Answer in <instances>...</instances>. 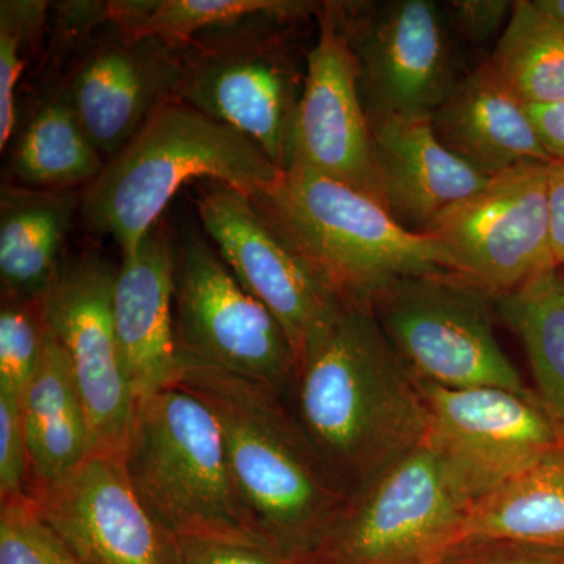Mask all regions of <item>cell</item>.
<instances>
[{
	"label": "cell",
	"instance_id": "cell-3",
	"mask_svg": "<svg viewBox=\"0 0 564 564\" xmlns=\"http://www.w3.org/2000/svg\"><path fill=\"white\" fill-rule=\"evenodd\" d=\"M281 174L254 141L174 96L82 191L79 214L88 231L110 237L128 256L139 250L182 185L210 180L256 199L272 191Z\"/></svg>",
	"mask_w": 564,
	"mask_h": 564
},
{
	"label": "cell",
	"instance_id": "cell-20",
	"mask_svg": "<svg viewBox=\"0 0 564 564\" xmlns=\"http://www.w3.org/2000/svg\"><path fill=\"white\" fill-rule=\"evenodd\" d=\"M433 131L448 151L492 177L525 162H554L527 106L489 62L464 74L432 113Z\"/></svg>",
	"mask_w": 564,
	"mask_h": 564
},
{
	"label": "cell",
	"instance_id": "cell-35",
	"mask_svg": "<svg viewBox=\"0 0 564 564\" xmlns=\"http://www.w3.org/2000/svg\"><path fill=\"white\" fill-rule=\"evenodd\" d=\"M547 196L552 256L555 265L564 269V162L549 163Z\"/></svg>",
	"mask_w": 564,
	"mask_h": 564
},
{
	"label": "cell",
	"instance_id": "cell-32",
	"mask_svg": "<svg viewBox=\"0 0 564 564\" xmlns=\"http://www.w3.org/2000/svg\"><path fill=\"white\" fill-rule=\"evenodd\" d=\"M180 564H307L263 541L177 538Z\"/></svg>",
	"mask_w": 564,
	"mask_h": 564
},
{
	"label": "cell",
	"instance_id": "cell-2",
	"mask_svg": "<svg viewBox=\"0 0 564 564\" xmlns=\"http://www.w3.org/2000/svg\"><path fill=\"white\" fill-rule=\"evenodd\" d=\"M209 406L234 485L256 533L307 558L350 496L315 451L284 395L180 356L176 384Z\"/></svg>",
	"mask_w": 564,
	"mask_h": 564
},
{
	"label": "cell",
	"instance_id": "cell-21",
	"mask_svg": "<svg viewBox=\"0 0 564 564\" xmlns=\"http://www.w3.org/2000/svg\"><path fill=\"white\" fill-rule=\"evenodd\" d=\"M29 494L68 477L91 454L90 426L68 356L46 325L43 351L21 397Z\"/></svg>",
	"mask_w": 564,
	"mask_h": 564
},
{
	"label": "cell",
	"instance_id": "cell-36",
	"mask_svg": "<svg viewBox=\"0 0 564 564\" xmlns=\"http://www.w3.org/2000/svg\"><path fill=\"white\" fill-rule=\"evenodd\" d=\"M527 110L552 161L564 162V101L527 106Z\"/></svg>",
	"mask_w": 564,
	"mask_h": 564
},
{
	"label": "cell",
	"instance_id": "cell-33",
	"mask_svg": "<svg viewBox=\"0 0 564 564\" xmlns=\"http://www.w3.org/2000/svg\"><path fill=\"white\" fill-rule=\"evenodd\" d=\"M436 564H564V551L508 540H462Z\"/></svg>",
	"mask_w": 564,
	"mask_h": 564
},
{
	"label": "cell",
	"instance_id": "cell-13",
	"mask_svg": "<svg viewBox=\"0 0 564 564\" xmlns=\"http://www.w3.org/2000/svg\"><path fill=\"white\" fill-rule=\"evenodd\" d=\"M345 13L369 121L432 115L459 79L443 7L430 0L345 2Z\"/></svg>",
	"mask_w": 564,
	"mask_h": 564
},
{
	"label": "cell",
	"instance_id": "cell-1",
	"mask_svg": "<svg viewBox=\"0 0 564 564\" xmlns=\"http://www.w3.org/2000/svg\"><path fill=\"white\" fill-rule=\"evenodd\" d=\"M293 414L348 496L425 441L421 384L377 315L343 303L296 364Z\"/></svg>",
	"mask_w": 564,
	"mask_h": 564
},
{
	"label": "cell",
	"instance_id": "cell-15",
	"mask_svg": "<svg viewBox=\"0 0 564 564\" xmlns=\"http://www.w3.org/2000/svg\"><path fill=\"white\" fill-rule=\"evenodd\" d=\"M315 18L318 36L307 54L292 165L343 182L381 203L372 128L359 91L345 2H322Z\"/></svg>",
	"mask_w": 564,
	"mask_h": 564
},
{
	"label": "cell",
	"instance_id": "cell-24",
	"mask_svg": "<svg viewBox=\"0 0 564 564\" xmlns=\"http://www.w3.org/2000/svg\"><path fill=\"white\" fill-rule=\"evenodd\" d=\"M462 540H508L564 551V444L470 505Z\"/></svg>",
	"mask_w": 564,
	"mask_h": 564
},
{
	"label": "cell",
	"instance_id": "cell-29",
	"mask_svg": "<svg viewBox=\"0 0 564 564\" xmlns=\"http://www.w3.org/2000/svg\"><path fill=\"white\" fill-rule=\"evenodd\" d=\"M40 296H2L0 307V389L20 397L35 375L46 336Z\"/></svg>",
	"mask_w": 564,
	"mask_h": 564
},
{
	"label": "cell",
	"instance_id": "cell-22",
	"mask_svg": "<svg viewBox=\"0 0 564 564\" xmlns=\"http://www.w3.org/2000/svg\"><path fill=\"white\" fill-rule=\"evenodd\" d=\"M76 191H33L6 181L0 191L2 296L36 299L62 262V248L79 212Z\"/></svg>",
	"mask_w": 564,
	"mask_h": 564
},
{
	"label": "cell",
	"instance_id": "cell-4",
	"mask_svg": "<svg viewBox=\"0 0 564 564\" xmlns=\"http://www.w3.org/2000/svg\"><path fill=\"white\" fill-rule=\"evenodd\" d=\"M254 203L322 284L352 306L373 310L410 278L455 273L440 240L408 231L372 196L303 166L282 172Z\"/></svg>",
	"mask_w": 564,
	"mask_h": 564
},
{
	"label": "cell",
	"instance_id": "cell-12",
	"mask_svg": "<svg viewBox=\"0 0 564 564\" xmlns=\"http://www.w3.org/2000/svg\"><path fill=\"white\" fill-rule=\"evenodd\" d=\"M549 163L525 162L496 174L481 191L434 218L423 234L447 248L455 273L500 296L556 267Z\"/></svg>",
	"mask_w": 564,
	"mask_h": 564
},
{
	"label": "cell",
	"instance_id": "cell-18",
	"mask_svg": "<svg viewBox=\"0 0 564 564\" xmlns=\"http://www.w3.org/2000/svg\"><path fill=\"white\" fill-rule=\"evenodd\" d=\"M174 295L176 243L159 221L139 250L121 256L115 282V328L137 403L180 377Z\"/></svg>",
	"mask_w": 564,
	"mask_h": 564
},
{
	"label": "cell",
	"instance_id": "cell-34",
	"mask_svg": "<svg viewBox=\"0 0 564 564\" xmlns=\"http://www.w3.org/2000/svg\"><path fill=\"white\" fill-rule=\"evenodd\" d=\"M513 9L511 0H451L443 7L451 31L473 44L503 32Z\"/></svg>",
	"mask_w": 564,
	"mask_h": 564
},
{
	"label": "cell",
	"instance_id": "cell-31",
	"mask_svg": "<svg viewBox=\"0 0 564 564\" xmlns=\"http://www.w3.org/2000/svg\"><path fill=\"white\" fill-rule=\"evenodd\" d=\"M29 448L21 397L0 389V502L28 496Z\"/></svg>",
	"mask_w": 564,
	"mask_h": 564
},
{
	"label": "cell",
	"instance_id": "cell-30",
	"mask_svg": "<svg viewBox=\"0 0 564 564\" xmlns=\"http://www.w3.org/2000/svg\"><path fill=\"white\" fill-rule=\"evenodd\" d=\"M0 564H82L41 519L31 497L2 500Z\"/></svg>",
	"mask_w": 564,
	"mask_h": 564
},
{
	"label": "cell",
	"instance_id": "cell-25",
	"mask_svg": "<svg viewBox=\"0 0 564 564\" xmlns=\"http://www.w3.org/2000/svg\"><path fill=\"white\" fill-rule=\"evenodd\" d=\"M322 2L306 0H111L109 21L129 36H154L185 47L199 33L252 21L299 22L317 17Z\"/></svg>",
	"mask_w": 564,
	"mask_h": 564
},
{
	"label": "cell",
	"instance_id": "cell-9",
	"mask_svg": "<svg viewBox=\"0 0 564 564\" xmlns=\"http://www.w3.org/2000/svg\"><path fill=\"white\" fill-rule=\"evenodd\" d=\"M174 323L180 356L291 391L296 356L280 322L236 280L199 234L176 242Z\"/></svg>",
	"mask_w": 564,
	"mask_h": 564
},
{
	"label": "cell",
	"instance_id": "cell-8",
	"mask_svg": "<svg viewBox=\"0 0 564 564\" xmlns=\"http://www.w3.org/2000/svg\"><path fill=\"white\" fill-rule=\"evenodd\" d=\"M467 510L437 456L419 445L352 494L307 564H436L458 543Z\"/></svg>",
	"mask_w": 564,
	"mask_h": 564
},
{
	"label": "cell",
	"instance_id": "cell-5",
	"mask_svg": "<svg viewBox=\"0 0 564 564\" xmlns=\"http://www.w3.org/2000/svg\"><path fill=\"white\" fill-rule=\"evenodd\" d=\"M122 463L141 502L174 536L267 543L234 485L217 419L180 386L137 403Z\"/></svg>",
	"mask_w": 564,
	"mask_h": 564
},
{
	"label": "cell",
	"instance_id": "cell-27",
	"mask_svg": "<svg viewBox=\"0 0 564 564\" xmlns=\"http://www.w3.org/2000/svg\"><path fill=\"white\" fill-rule=\"evenodd\" d=\"M488 62L525 106L564 101V21L540 0H516Z\"/></svg>",
	"mask_w": 564,
	"mask_h": 564
},
{
	"label": "cell",
	"instance_id": "cell-17",
	"mask_svg": "<svg viewBox=\"0 0 564 564\" xmlns=\"http://www.w3.org/2000/svg\"><path fill=\"white\" fill-rule=\"evenodd\" d=\"M182 52L154 36L111 33L88 40L61 82L82 128L106 161L135 137L182 77Z\"/></svg>",
	"mask_w": 564,
	"mask_h": 564
},
{
	"label": "cell",
	"instance_id": "cell-19",
	"mask_svg": "<svg viewBox=\"0 0 564 564\" xmlns=\"http://www.w3.org/2000/svg\"><path fill=\"white\" fill-rule=\"evenodd\" d=\"M370 128L381 203L408 231L425 232L441 212L491 180L437 140L432 115L384 118Z\"/></svg>",
	"mask_w": 564,
	"mask_h": 564
},
{
	"label": "cell",
	"instance_id": "cell-26",
	"mask_svg": "<svg viewBox=\"0 0 564 564\" xmlns=\"http://www.w3.org/2000/svg\"><path fill=\"white\" fill-rule=\"evenodd\" d=\"M529 361L533 392L564 441V269L554 267L496 299Z\"/></svg>",
	"mask_w": 564,
	"mask_h": 564
},
{
	"label": "cell",
	"instance_id": "cell-7",
	"mask_svg": "<svg viewBox=\"0 0 564 564\" xmlns=\"http://www.w3.org/2000/svg\"><path fill=\"white\" fill-rule=\"evenodd\" d=\"M496 299L462 274L443 272L399 282L372 311L417 380L532 392L494 333Z\"/></svg>",
	"mask_w": 564,
	"mask_h": 564
},
{
	"label": "cell",
	"instance_id": "cell-10",
	"mask_svg": "<svg viewBox=\"0 0 564 564\" xmlns=\"http://www.w3.org/2000/svg\"><path fill=\"white\" fill-rule=\"evenodd\" d=\"M419 384L429 415L423 444L469 507L564 444L533 391Z\"/></svg>",
	"mask_w": 564,
	"mask_h": 564
},
{
	"label": "cell",
	"instance_id": "cell-14",
	"mask_svg": "<svg viewBox=\"0 0 564 564\" xmlns=\"http://www.w3.org/2000/svg\"><path fill=\"white\" fill-rule=\"evenodd\" d=\"M196 210L236 280L280 322L299 364L344 302L307 269L250 196L210 181L199 187Z\"/></svg>",
	"mask_w": 564,
	"mask_h": 564
},
{
	"label": "cell",
	"instance_id": "cell-6",
	"mask_svg": "<svg viewBox=\"0 0 564 564\" xmlns=\"http://www.w3.org/2000/svg\"><path fill=\"white\" fill-rule=\"evenodd\" d=\"M291 22L261 20L196 36L182 52L176 98L254 141L291 169L306 70L285 36Z\"/></svg>",
	"mask_w": 564,
	"mask_h": 564
},
{
	"label": "cell",
	"instance_id": "cell-11",
	"mask_svg": "<svg viewBox=\"0 0 564 564\" xmlns=\"http://www.w3.org/2000/svg\"><path fill=\"white\" fill-rule=\"evenodd\" d=\"M118 267L96 252L63 258L41 293L47 328L68 356L88 426L91 454L124 456L137 400L115 328Z\"/></svg>",
	"mask_w": 564,
	"mask_h": 564
},
{
	"label": "cell",
	"instance_id": "cell-28",
	"mask_svg": "<svg viewBox=\"0 0 564 564\" xmlns=\"http://www.w3.org/2000/svg\"><path fill=\"white\" fill-rule=\"evenodd\" d=\"M50 3L43 0L0 2V150L9 147L18 118V88L33 50L39 46Z\"/></svg>",
	"mask_w": 564,
	"mask_h": 564
},
{
	"label": "cell",
	"instance_id": "cell-37",
	"mask_svg": "<svg viewBox=\"0 0 564 564\" xmlns=\"http://www.w3.org/2000/svg\"><path fill=\"white\" fill-rule=\"evenodd\" d=\"M545 10L564 21V0H540Z\"/></svg>",
	"mask_w": 564,
	"mask_h": 564
},
{
	"label": "cell",
	"instance_id": "cell-16",
	"mask_svg": "<svg viewBox=\"0 0 564 564\" xmlns=\"http://www.w3.org/2000/svg\"><path fill=\"white\" fill-rule=\"evenodd\" d=\"M29 497L82 564H180L177 538L141 502L121 456L90 454Z\"/></svg>",
	"mask_w": 564,
	"mask_h": 564
},
{
	"label": "cell",
	"instance_id": "cell-23",
	"mask_svg": "<svg viewBox=\"0 0 564 564\" xmlns=\"http://www.w3.org/2000/svg\"><path fill=\"white\" fill-rule=\"evenodd\" d=\"M9 147V181L33 191L85 188L106 165L66 101L61 82L18 111Z\"/></svg>",
	"mask_w": 564,
	"mask_h": 564
}]
</instances>
